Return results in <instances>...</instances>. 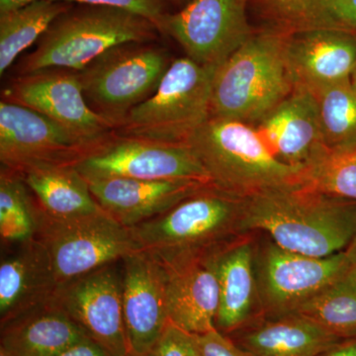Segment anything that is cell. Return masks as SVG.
Segmentation results:
<instances>
[{
  "label": "cell",
  "mask_w": 356,
  "mask_h": 356,
  "mask_svg": "<svg viewBox=\"0 0 356 356\" xmlns=\"http://www.w3.org/2000/svg\"><path fill=\"white\" fill-rule=\"evenodd\" d=\"M36 1L38 0H0V14L10 13Z\"/></svg>",
  "instance_id": "cell-37"
},
{
  "label": "cell",
  "mask_w": 356,
  "mask_h": 356,
  "mask_svg": "<svg viewBox=\"0 0 356 356\" xmlns=\"http://www.w3.org/2000/svg\"><path fill=\"white\" fill-rule=\"evenodd\" d=\"M217 67L199 64L188 57L172 60L156 92L129 112L118 134L186 144L210 118Z\"/></svg>",
  "instance_id": "cell-6"
},
{
  "label": "cell",
  "mask_w": 356,
  "mask_h": 356,
  "mask_svg": "<svg viewBox=\"0 0 356 356\" xmlns=\"http://www.w3.org/2000/svg\"><path fill=\"white\" fill-rule=\"evenodd\" d=\"M88 182L111 178L210 181L187 144H168L116 133L74 163Z\"/></svg>",
  "instance_id": "cell-10"
},
{
  "label": "cell",
  "mask_w": 356,
  "mask_h": 356,
  "mask_svg": "<svg viewBox=\"0 0 356 356\" xmlns=\"http://www.w3.org/2000/svg\"><path fill=\"white\" fill-rule=\"evenodd\" d=\"M318 356H356V339L339 341Z\"/></svg>",
  "instance_id": "cell-36"
},
{
  "label": "cell",
  "mask_w": 356,
  "mask_h": 356,
  "mask_svg": "<svg viewBox=\"0 0 356 356\" xmlns=\"http://www.w3.org/2000/svg\"><path fill=\"white\" fill-rule=\"evenodd\" d=\"M254 232L220 248L217 255L220 285L218 331L232 334L261 316L254 270Z\"/></svg>",
  "instance_id": "cell-21"
},
{
  "label": "cell",
  "mask_w": 356,
  "mask_h": 356,
  "mask_svg": "<svg viewBox=\"0 0 356 356\" xmlns=\"http://www.w3.org/2000/svg\"><path fill=\"white\" fill-rule=\"evenodd\" d=\"M351 81H353V83L355 84L356 88V70L355 72H353V76H351Z\"/></svg>",
  "instance_id": "cell-42"
},
{
  "label": "cell",
  "mask_w": 356,
  "mask_h": 356,
  "mask_svg": "<svg viewBox=\"0 0 356 356\" xmlns=\"http://www.w3.org/2000/svg\"><path fill=\"white\" fill-rule=\"evenodd\" d=\"M209 184L196 179L130 178L89 182L100 207L129 229L168 212Z\"/></svg>",
  "instance_id": "cell-19"
},
{
  "label": "cell",
  "mask_w": 356,
  "mask_h": 356,
  "mask_svg": "<svg viewBox=\"0 0 356 356\" xmlns=\"http://www.w3.org/2000/svg\"><path fill=\"white\" fill-rule=\"evenodd\" d=\"M252 0H191L165 13L156 28L201 65H220L254 32L248 19Z\"/></svg>",
  "instance_id": "cell-12"
},
{
  "label": "cell",
  "mask_w": 356,
  "mask_h": 356,
  "mask_svg": "<svg viewBox=\"0 0 356 356\" xmlns=\"http://www.w3.org/2000/svg\"><path fill=\"white\" fill-rule=\"evenodd\" d=\"M126 356H159L158 353H156V350H153L151 351H147V353H131V351H129V353Z\"/></svg>",
  "instance_id": "cell-41"
},
{
  "label": "cell",
  "mask_w": 356,
  "mask_h": 356,
  "mask_svg": "<svg viewBox=\"0 0 356 356\" xmlns=\"http://www.w3.org/2000/svg\"><path fill=\"white\" fill-rule=\"evenodd\" d=\"M346 250L325 257L282 248L268 236L254 242V270L261 316L293 314L350 269Z\"/></svg>",
  "instance_id": "cell-9"
},
{
  "label": "cell",
  "mask_w": 356,
  "mask_h": 356,
  "mask_svg": "<svg viewBox=\"0 0 356 356\" xmlns=\"http://www.w3.org/2000/svg\"><path fill=\"white\" fill-rule=\"evenodd\" d=\"M38 204L17 172H0V236L2 243L18 245L36 236Z\"/></svg>",
  "instance_id": "cell-28"
},
{
  "label": "cell",
  "mask_w": 356,
  "mask_h": 356,
  "mask_svg": "<svg viewBox=\"0 0 356 356\" xmlns=\"http://www.w3.org/2000/svg\"><path fill=\"white\" fill-rule=\"evenodd\" d=\"M53 1L67 2L72 4H89L113 7L143 16L158 24L159 19L168 13V1L166 0H53Z\"/></svg>",
  "instance_id": "cell-31"
},
{
  "label": "cell",
  "mask_w": 356,
  "mask_h": 356,
  "mask_svg": "<svg viewBox=\"0 0 356 356\" xmlns=\"http://www.w3.org/2000/svg\"><path fill=\"white\" fill-rule=\"evenodd\" d=\"M306 0H252L273 24H278Z\"/></svg>",
  "instance_id": "cell-34"
},
{
  "label": "cell",
  "mask_w": 356,
  "mask_h": 356,
  "mask_svg": "<svg viewBox=\"0 0 356 356\" xmlns=\"http://www.w3.org/2000/svg\"><path fill=\"white\" fill-rule=\"evenodd\" d=\"M0 264L2 325L49 303L58 288L50 255L38 238L18 243Z\"/></svg>",
  "instance_id": "cell-20"
},
{
  "label": "cell",
  "mask_w": 356,
  "mask_h": 356,
  "mask_svg": "<svg viewBox=\"0 0 356 356\" xmlns=\"http://www.w3.org/2000/svg\"><path fill=\"white\" fill-rule=\"evenodd\" d=\"M285 36L286 30L275 25L255 29L217 67L210 117L252 125L292 92Z\"/></svg>",
  "instance_id": "cell-3"
},
{
  "label": "cell",
  "mask_w": 356,
  "mask_h": 356,
  "mask_svg": "<svg viewBox=\"0 0 356 356\" xmlns=\"http://www.w3.org/2000/svg\"><path fill=\"white\" fill-rule=\"evenodd\" d=\"M72 4L38 0L22 8L0 14V76L6 74L22 51L39 41L51 23Z\"/></svg>",
  "instance_id": "cell-25"
},
{
  "label": "cell",
  "mask_w": 356,
  "mask_h": 356,
  "mask_svg": "<svg viewBox=\"0 0 356 356\" xmlns=\"http://www.w3.org/2000/svg\"><path fill=\"white\" fill-rule=\"evenodd\" d=\"M55 356H111L102 346L90 339L83 337L76 343L70 344Z\"/></svg>",
  "instance_id": "cell-35"
},
{
  "label": "cell",
  "mask_w": 356,
  "mask_h": 356,
  "mask_svg": "<svg viewBox=\"0 0 356 356\" xmlns=\"http://www.w3.org/2000/svg\"><path fill=\"white\" fill-rule=\"evenodd\" d=\"M220 248L168 264L159 262L166 273L168 321L189 334H203L216 329Z\"/></svg>",
  "instance_id": "cell-18"
},
{
  "label": "cell",
  "mask_w": 356,
  "mask_h": 356,
  "mask_svg": "<svg viewBox=\"0 0 356 356\" xmlns=\"http://www.w3.org/2000/svg\"><path fill=\"white\" fill-rule=\"evenodd\" d=\"M228 337L254 356H318L341 341L298 314L259 316Z\"/></svg>",
  "instance_id": "cell-22"
},
{
  "label": "cell",
  "mask_w": 356,
  "mask_h": 356,
  "mask_svg": "<svg viewBox=\"0 0 356 356\" xmlns=\"http://www.w3.org/2000/svg\"><path fill=\"white\" fill-rule=\"evenodd\" d=\"M284 55L294 88L316 93L356 70V36L329 28L286 30Z\"/></svg>",
  "instance_id": "cell-15"
},
{
  "label": "cell",
  "mask_w": 356,
  "mask_h": 356,
  "mask_svg": "<svg viewBox=\"0 0 356 356\" xmlns=\"http://www.w3.org/2000/svg\"><path fill=\"white\" fill-rule=\"evenodd\" d=\"M172 63L154 42L118 44L79 72L84 97L119 128L131 110L156 92Z\"/></svg>",
  "instance_id": "cell-7"
},
{
  "label": "cell",
  "mask_w": 356,
  "mask_h": 356,
  "mask_svg": "<svg viewBox=\"0 0 356 356\" xmlns=\"http://www.w3.org/2000/svg\"><path fill=\"white\" fill-rule=\"evenodd\" d=\"M166 1L168 3H172V6H177L178 9H181L187 6L191 0H166Z\"/></svg>",
  "instance_id": "cell-39"
},
{
  "label": "cell",
  "mask_w": 356,
  "mask_h": 356,
  "mask_svg": "<svg viewBox=\"0 0 356 356\" xmlns=\"http://www.w3.org/2000/svg\"><path fill=\"white\" fill-rule=\"evenodd\" d=\"M0 356H19L14 351L8 350L6 346H0Z\"/></svg>",
  "instance_id": "cell-40"
},
{
  "label": "cell",
  "mask_w": 356,
  "mask_h": 356,
  "mask_svg": "<svg viewBox=\"0 0 356 356\" xmlns=\"http://www.w3.org/2000/svg\"><path fill=\"white\" fill-rule=\"evenodd\" d=\"M276 158L305 172L327 156L321 131L317 99L303 89L291 93L252 124Z\"/></svg>",
  "instance_id": "cell-17"
},
{
  "label": "cell",
  "mask_w": 356,
  "mask_h": 356,
  "mask_svg": "<svg viewBox=\"0 0 356 356\" xmlns=\"http://www.w3.org/2000/svg\"><path fill=\"white\" fill-rule=\"evenodd\" d=\"M275 26L285 30L329 28L356 36V0H306Z\"/></svg>",
  "instance_id": "cell-29"
},
{
  "label": "cell",
  "mask_w": 356,
  "mask_h": 356,
  "mask_svg": "<svg viewBox=\"0 0 356 356\" xmlns=\"http://www.w3.org/2000/svg\"><path fill=\"white\" fill-rule=\"evenodd\" d=\"M318 103L323 143L327 154L356 146V88L341 81L314 93Z\"/></svg>",
  "instance_id": "cell-27"
},
{
  "label": "cell",
  "mask_w": 356,
  "mask_h": 356,
  "mask_svg": "<svg viewBox=\"0 0 356 356\" xmlns=\"http://www.w3.org/2000/svg\"><path fill=\"white\" fill-rule=\"evenodd\" d=\"M53 300L110 355H128L123 278L115 264L60 285Z\"/></svg>",
  "instance_id": "cell-13"
},
{
  "label": "cell",
  "mask_w": 356,
  "mask_h": 356,
  "mask_svg": "<svg viewBox=\"0 0 356 356\" xmlns=\"http://www.w3.org/2000/svg\"><path fill=\"white\" fill-rule=\"evenodd\" d=\"M211 182L238 195L300 184L303 172L282 163L250 124L210 117L186 143Z\"/></svg>",
  "instance_id": "cell-5"
},
{
  "label": "cell",
  "mask_w": 356,
  "mask_h": 356,
  "mask_svg": "<svg viewBox=\"0 0 356 356\" xmlns=\"http://www.w3.org/2000/svg\"><path fill=\"white\" fill-rule=\"evenodd\" d=\"M36 238L50 255L58 286L122 261L138 250L131 229L104 210L86 216L57 218L39 207Z\"/></svg>",
  "instance_id": "cell-8"
},
{
  "label": "cell",
  "mask_w": 356,
  "mask_h": 356,
  "mask_svg": "<svg viewBox=\"0 0 356 356\" xmlns=\"http://www.w3.org/2000/svg\"><path fill=\"white\" fill-rule=\"evenodd\" d=\"M346 252L348 254V259H350V266L356 269V236L353 238V242L350 243V245L346 248Z\"/></svg>",
  "instance_id": "cell-38"
},
{
  "label": "cell",
  "mask_w": 356,
  "mask_h": 356,
  "mask_svg": "<svg viewBox=\"0 0 356 356\" xmlns=\"http://www.w3.org/2000/svg\"><path fill=\"white\" fill-rule=\"evenodd\" d=\"M17 173L40 209L50 216L79 217L103 211L91 193L89 182L74 165H34Z\"/></svg>",
  "instance_id": "cell-24"
},
{
  "label": "cell",
  "mask_w": 356,
  "mask_h": 356,
  "mask_svg": "<svg viewBox=\"0 0 356 356\" xmlns=\"http://www.w3.org/2000/svg\"><path fill=\"white\" fill-rule=\"evenodd\" d=\"M86 337L51 300L2 325L1 346L19 356H55Z\"/></svg>",
  "instance_id": "cell-23"
},
{
  "label": "cell",
  "mask_w": 356,
  "mask_h": 356,
  "mask_svg": "<svg viewBox=\"0 0 356 356\" xmlns=\"http://www.w3.org/2000/svg\"><path fill=\"white\" fill-rule=\"evenodd\" d=\"M293 314L309 318L341 341L356 339V269L350 266Z\"/></svg>",
  "instance_id": "cell-26"
},
{
  "label": "cell",
  "mask_w": 356,
  "mask_h": 356,
  "mask_svg": "<svg viewBox=\"0 0 356 356\" xmlns=\"http://www.w3.org/2000/svg\"><path fill=\"white\" fill-rule=\"evenodd\" d=\"M195 337L202 356H254L217 329Z\"/></svg>",
  "instance_id": "cell-33"
},
{
  "label": "cell",
  "mask_w": 356,
  "mask_h": 356,
  "mask_svg": "<svg viewBox=\"0 0 356 356\" xmlns=\"http://www.w3.org/2000/svg\"><path fill=\"white\" fill-rule=\"evenodd\" d=\"M245 206L247 197L211 182L131 233L138 250L168 264L217 250L250 233Z\"/></svg>",
  "instance_id": "cell-2"
},
{
  "label": "cell",
  "mask_w": 356,
  "mask_h": 356,
  "mask_svg": "<svg viewBox=\"0 0 356 356\" xmlns=\"http://www.w3.org/2000/svg\"><path fill=\"white\" fill-rule=\"evenodd\" d=\"M159 356H202L195 334L168 323L154 348Z\"/></svg>",
  "instance_id": "cell-32"
},
{
  "label": "cell",
  "mask_w": 356,
  "mask_h": 356,
  "mask_svg": "<svg viewBox=\"0 0 356 356\" xmlns=\"http://www.w3.org/2000/svg\"><path fill=\"white\" fill-rule=\"evenodd\" d=\"M2 97L43 114L92 147L106 142L118 129L89 106L74 70L48 69L23 74L14 79Z\"/></svg>",
  "instance_id": "cell-11"
},
{
  "label": "cell",
  "mask_w": 356,
  "mask_h": 356,
  "mask_svg": "<svg viewBox=\"0 0 356 356\" xmlns=\"http://www.w3.org/2000/svg\"><path fill=\"white\" fill-rule=\"evenodd\" d=\"M95 149L29 107L0 102L1 168L21 172L34 165H74Z\"/></svg>",
  "instance_id": "cell-14"
},
{
  "label": "cell",
  "mask_w": 356,
  "mask_h": 356,
  "mask_svg": "<svg viewBox=\"0 0 356 356\" xmlns=\"http://www.w3.org/2000/svg\"><path fill=\"white\" fill-rule=\"evenodd\" d=\"M300 184L356 201V146L341 153L327 154L302 175Z\"/></svg>",
  "instance_id": "cell-30"
},
{
  "label": "cell",
  "mask_w": 356,
  "mask_h": 356,
  "mask_svg": "<svg viewBox=\"0 0 356 356\" xmlns=\"http://www.w3.org/2000/svg\"><path fill=\"white\" fill-rule=\"evenodd\" d=\"M248 232H264L280 247L309 257L343 252L356 236V201L301 184L247 196Z\"/></svg>",
  "instance_id": "cell-1"
},
{
  "label": "cell",
  "mask_w": 356,
  "mask_h": 356,
  "mask_svg": "<svg viewBox=\"0 0 356 356\" xmlns=\"http://www.w3.org/2000/svg\"><path fill=\"white\" fill-rule=\"evenodd\" d=\"M158 28L138 14L113 7L72 4L51 23L37 48L17 67L19 76L48 69L81 72L113 47L151 43Z\"/></svg>",
  "instance_id": "cell-4"
},
{
  "label": "cell",
  "mask_w": 356,
  "mask_h": 356,
  "mask_svg": "<svg viewBox=\"0 0 356 356\" xmlns=\"http://www.w3.org/2000/svg\"><path fill=\"white\" fill-rule=\"evenodd\" d=\"M123 310L129 351L153 350L168 321L165 267L145 252L122 261Z\"/></svg>",
  "instance_id": "cell-16"
}]
</instances>
